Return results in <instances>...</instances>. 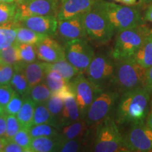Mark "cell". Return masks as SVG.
Here are the masks:
<instances>
[{
	"mask_svg": "<svg viewBox=\"0 0 152 152\" xmlns=\"http://www.w3.org/2000/svg\"><path fill=\"white\" fill-rule=\"evenodd\" d=\"M151 94L144 88L122 93L114 113L117 124L130 123L144 121L149 112Z\"/></svg>",
	"mask_w": 152,
	"mask_h": 152,
	"instance_id": "1",
	"label": "cell"
},
{
	"mask_svg": "<svg viewBox=\"0 0 152 152\" xmlns=\"http://www.w3.org/2000/svg\"><path fill=\"white\" fill-rule=\"evenodd\" d=\"M95 4L105 15L116 33L144 24L138 9L131 6L119 5L104 0H96Z\"/></svg>",
	"mask_w": 152,
	"mask_h": 152,
	"instance_id": "2",
	"label": "cell"
},
{
	"mask_svg": "<svg viewBox=\"0 0 152 152\" xmlns=\"http://www.w3.org/2000/svg\"><path fill=\"white\" fill-rule=\"evenodd\" d=\"M147 68L142 67L133 57L115 61L113 85L122 93L144 88Z\"/></svg>",
	"mask_w": 152,
	"mask_h": 152,
	"instance_id": "3",
	"label": "cell"
},
{
	"mask_svg": "<svg viewBox=\"0 0 152 152\" xmlns=\"http://www.w3.org/2000/svg\"><path fill=\"white\" fill-rule=\"evenodd\" d=\"M92 151L116 152L123 151V135L118 128L113 116H109L96 125Z\"/></svg>",
	"mask_w": 152,
	"mask_h": 152,
	"instance_id": "4",
	"label": "cell"
},
{
	"mask_svg": "<svg viewBox=\"0 0 152 152\" xmlns=\"http://www.w3.org/2000/svg\"><path fill=\"white\" fill-rule=\"evenodd\" d=\"M150 30L144 24L117 32L115 45L111 56L114 61L133 57L149 35Z\"/></svg>",
	"mask_w": 152,
	"mask_h": 152,
	"instance_id": "5",
	"label": "cell"
},
{
	"mask_svg": "<svg viewBox=\"0 0 152 152\" xmlns=\"http://www.w3.org/2000/svg\"><path fill=\"white\" fill-rule=\"evenodd\" d=\"M120 98L118 90L111 87L100 91L95 96L89 107L84 121L87 127H94L102 120L109 116H112Z\"/></svg>",
	"mask_w": 152,
	"mask_h": 152,
	"instance_id": "6",
	"label": "cell"
},
{
	"mask_svg": "<svg viewBox=\"0 0 152 152\" xmlns=\"http://www.w3.org/2000/svg\"><path fill=\"white\" fill-rule=\"evenodd\" d=\"M83 23L87 37L96 43H107L115 35V28L105 15L94 4L92 7L83 14Z\"/></svg>",
	"mask_w": 152,
	"mask_h": 152,
	"instance_id": "7",
	"label": "cell"
},
{
	"mask_svg": "<svg viewBox=\"0 0 152 152\" xmlns=\"http://www.w3.org/2000/svg\"><path fill=\"white\" fill-rule=\"evenodd\" d=\"M85 73L89 81L98 90H102L113 86L115 61L111 56L102 53L94 54Z\"/></svg>",
	"mask_w": 152,
	"mask_h": 152,
	"instance_id": "8",
	"label": "cell"
},
{
	"mask_svg": "<svg viewBox=\"0 0 152 152\" xmlns=\"http://www.w3.org/2000/svg\"><path fill=\"white\" fill-rule=\"evenodd\" d=\"M64 50L66 59L83 73H85L95 54L94 49L85 38L66 42Z\"/></svg>",
	"mask_w": 152,
	"mask_h": 152,
	"instance_id": "9",
	"label": "cell"
},
{
	"mask_svg": "<svg viewBox=\"0 0 152 152\" xmlns=\"http://www.w3.org/2000/svg\"><path fill=\"white\" fill-rule=\"evenodd\" d=\"M130 123L123 138V146L128 151L145 152L152 150V130L144 122Z\"/></svg>",
	"mask_w": 152,
	"mask_h": 152,
	"instance_id": "10",
	"label": "cell"
},
{
	"mask_svg": "<svg viewBox=\"0 0 152 152\" xmlns=\"http://www.w3.org/2000/svg\"><path fill=\"white\" fill-rule=\"evenodd\" d=\"M69 83L78 106L81 119L84 120L95 96L102 90L95 87L83 73L77 74Z\"/></svg>",
	"mask_w": 152,
	"mask_h": 152,
	"instance_id": "11",
	"label": "cell"
},
{
	"mask_svg": "<svg viewBox=\"0 0 152 152\" xmlns=\"http://www.w3.org/2000/svg\"><path fill=\"white\" fill-rule=\"evenodd\" d=\"M16 4V14L14 22L17 23L30 16H56L59 9L60 0H26Z\"/></svg>",
	"mask_w": 152,
	"mask_h": 152,
	"instance_id": "12",
	"label": "cell"
},
{
	"mask_svg": "<svg viewBox=\"0 0 152 152\" xmlns=\"http://www.w3.org/2000/svg\"><path fill=\"white\" fill-rule=\"evenodd\" d=\"M83 14L73 18L58 20V28L55 36L64 42L71 39L85 38L87 34L83 23Z\"/></svg>",
	"mask_w": 152,
	"mask_h": 152,
	"instance_id": "13",
	"label": "cell"
},
{
	"mask_svg": "<svg viewBox=\"0 0 152 152\" xmlns=\"http://www.w3.org/2000/svg\"><path fill=\"white\" fill-rule=\"evenodd\" d=\"M42 35L54 37L58 28V19L54 15L35 16L25 18L16 23Z\"/></svg>",
	"mask_w": 152,
	"mask_h": 152,
	"instance_id": "14",
	"label": "cell"
},
{
	"mask_svg": "<svg viewBox=\"0 0 152 152\" xmlns=\"http://www.w3.org/2000/svg\"><path fill=\"white\" fill-rule=\"evenodd\" d=\"M35 48L37 58L42 61L53 63L66 58L64 47L53 37H45L36 44Z\"/></svg>",
	"mask_w": 152,
	"mask_h": 152,
	"instance_id": "15",
	"label": "cell"
},
{
	"mask_svg": "<svg viewBox=\"0 0 152 152\" xmlns=\"http://www.w3.org/2000/svg\"><path fill=\"white\" fill-rule=\"evenodd\" d=\"M96 0H61L56 18L64 20L82 15L92 8Z\"/></svg>",
	"mask_w": 152,
	"mask_h": 152,
	"instance_id": "16",
	"label": "cell"
},
{
	"mask_svg": "<svg viewBox=\"0 0 152 152\" xmlns=\"http://www.w3.org/2000/svg\"><path fill=\"white\" fill-rule=\"evenodd\" d=\"M80 119L81 117L78 106L76 103L73 93H71L64 98V108L61 115L59 128L61 129L62 127Z\"/></svg>",
	"mask_w": 152,
	"mask_h": 152,
	"instance_id": "17",
	"label": "cell"
},
{
	"mask_svg": "<svg viewBox=\"0 0 152 152\" xmlns=\"http://www.w3.org/2000/svg\"><path fill=\"white\" fill-rule=\"evenodd\" d=\"M23 71L31 88L45 80V75L47 72L46 63L35 61L30 64H23Z\"/></svg>",
	"mask_w": 152,
	"mask_h": 152,
	"instance_id": "18",
	"label": "cell"
},
{
	"mask_svg": "<svg viewBox=\"0 0 152 152\" xmlns=\"http://www.w3.org/2000/svg\"><path fill=\"white\" fill-rule=\"evenodd\" d=\"M10 85L15 92L20 94L23 98L29 94L30 87L26 79L23 71V64L20 63L14 66V73L10 82Z\"/></svg>",
	"mask_w": 152,
	"mask_h": 152,
	"instance_id": "19",
	"label": "cell"
},
{
	"mask_svg": "<svg viewBox=\"0 0 152 152\" xmlns=\"http://www.w3.org/2000/svg\"><path fill=\"white\" fill-rule=\"evenodd\" d=\"M60 144L59 137H39L33 138L30 144V152L58 151Z\"/></svg>",
	"mask_w": 152,
	"mask_h": 152,
	"instance_id": "20",
	"label": "cell"
},
{
	"mask_svg": "<svg viewBox=\"0 0 152 152\" xmlns=\"http://www.w3.org/2000/svg\"><path fill=\"white\" fill-rule=\"evenodd\" d=\"M88 128L84 120H78L71 124L62 127L59 130L60 141L73 140L84 135Z\"/></svg>",
	"mask_w": 152,
	"mask_h": 152,
	"instance_id": "21",
	"label": "cell"
},
{
	"mask_svg": "<svg viewBox=\"0 0 152 152\" xmlns=\"http://www.w3.org/2000/svg\"><path fill=\"white\" fill-rule=\"evenodd\" d=\"M45 63L47 71L58 72L67 83H70L77 74L80 73V72L66 58L56 62Z\"/></svg>",
	"mask_w": 152,
	"mask_h": 152,
	"instance_id": "22",
	"label": "cell"
},
{
	"mask_svg": "<svg viewBox=\"0 0 152 152\" xmlns=\"http://www.w3.org/2000/svg\"><path fill=\"white\" fill-rule=\"evenodd\" d=\"M36 104L29 96L23 99V103L19 110L16 117L22 128H29L33 125L34 113H35Z\"/></svg>",
	"mask_w": 152,
	"mask_h": 152,
	"instance_id": "23",
	"label": "cell"
},
{
	"mask_svg": "<svg viewBox=\"0 0 152 152\" xmlns=\"http://www.w3.org/2000/svg\"><path fill=\"white\" fill-rule=\"evenodd\" d=\"M133 58L144 68L152 66V40L149 34L144 39L142 45L133 56Z\"/></svg>",
	"mask_w": 152,
	"mask_h": 152,
	"instance_id": "24",
	"label": "cell"
},
{
	"mask_svg": "<svg viewBox=\"0 0 152 152\" xmlns=\"http://www.w3.org/2000/svg\"><path fill=\"white\" fill-rule=\"evenodd\" d=\"M17 26L14 21L0 25V50L16 42Z\"/></svg>",
	"mask_w": 152,
	"mask_h": 152,
	"instance_id": "25",
	"label": "cell"
},
{
	"mask_svg": "<svg viewBox=\"0 0 152 152\" xmlns=\"http://www.w3.org/2000/svg\"><path fill=\"white\" fill-rule=\"evenodd\" d=\"M47 35L38 33L24 26H18L16 28V42L30 44L35 45Z\"/></svg>",
	"mask_w": 152,
	"mask_h": 152,
	"instance_id": "26",
	"label": "cell"
},
{
	"mask_svg": "<svg viewBox=\"0 0 152 152\" xmlns=\"http://www.w3.org/2000/svg\"><path fill=\"white\" fill-rule=\"evenodd\" d=\"M52 93V91L45 82L43 81L31 87L28 96H29L36 104H46Z\"/></svg>",
	"mask_w": 152,
	"mask_h": 152,
	"instance_id": "27",
	"label": "cell"
},
{
	"mask_svg": "<svg viewBox=\"0 0 152 152\" xmlns=\"http://www.w3.org/2000/svg\"><path fill=\"white\" fill-rule=\"evenodd\" d=\"M45 104L49 112L52 114V117L54 118L57 129L59 130L61 115L63 108H64V99L54 93H52V95Z\"/></svg>",
	"mask_w": 152,
	"mask_h": 152,
	"instance_id": "28",
	"label": "cell"
},
{
	"mask_svg": "<svg viewBox=\"0 0 152 152\" xmlns=\"http://www.w3.org/2000/svg\"><path fill=\"white\" fill-rule=\"evenodd\" d=\"M28 129L30 135L32 139L39 137H59V130L52 125L38 124L33 125Z\"/></svg>",
	"mask_w": 152,
	"mask_h": 152,
	"instance_id": "29",
	"label": "cell"
},
{
	"mask_svg": "<svg viewBox=\"0 0 152 152\" xmlns=\"http://www.w3.org/2000/svg\"><path fill=\"white\" fill-rule=\"evenodd\" d=\"M44 123L52 125L57 128L54 118L52 117V114L47 109L46 104H36L33 125L44 124Z\"/></svg>",
	"mask_w": 152,
	"mask_h": 152,
	"instance_id": "30",
	"label": "cell"
},
{
	"mask_svg": "<svg viewBox=\"0 0 152 152\" xmlns=\"http://www.w3.org/2000/svg\"><path fill=\"white\" fill-rule=\"evenodd\" d=\"M17 43V42H16ZM19 59L22 64H30L37 59L35 45L30 44L17 43Z\"/></svg>",
	"mask_w": 152,
	"mask_h": 152,
	"instance_id": "31",
	"label": "cell"
},
{
	"mask_svg": "<svg viewBox=\"0 0 152 152\" xmlns=\"http://www.w3.org/2000/svg\"><path fill=\"white\" fill-rule=\"evenodd\" d=\"M44 81L52 92H58L69 83H67L58 72L55 71H47Z\"/></svg>",
	"mask_w": 152,
	"mask_h": 152,
	"instance_id": "32",
	"label": "cell"
},
{
	"mask_svg": "<svg viewBox=\"0 0 152 152\" xmlns=\"http://www.w3.org/2000/svg\"><path fill=\"white\" fill-rule=\"evenodd\" d=\"M0 62L14 66L20 64L16 42L0 50Z\"/></svg>",
	"mask_w": 152,
	"mask_h": 152,
	"instance_id": "33",
	"label": "cell"
},
{
	"mask_svg": "<svg viewBox=\"0 0 152 152\" xmlns=\"http://www.w3.org/2000/svg\"><path fill=\"white\" fill-rule=\"evenodd\" d=\"M16 9V2H0V25L14 21Z\"/></svg>",
	"mask_w": 152,
	"mask_h": 152,
	"instance_id": "34",
	"label": "cell"
},
{
	"mask_svg": "<svg viewBox=\"0 0 152 152\" xmlns=\"http://www.w3.org/2000/svg\"><path fill=\"white\" fill-rule=\"evenodd\" d=\"M11 140L16 142L19 146L23 148L26 150V152H30V144H31L32 137L30 135L28 128H20Z\"/></svg>",
	"mask_w": 152,
	"mask_h": 152,
	"instance_id": "35",
	"label": "cell"
},
{
	"mask_svg": "<svg viewBox=\"0 0 152 152\" xmlns=\"http://www.w3.org/2000/svg\"><path fill=\"white\" fill-rule=\"evenodd\" d=\"M21 128V125L16 115L7 114V130L4 136L5 138L11 140Z\"/></svg>",
	"mask_w": 152,
	"mask_h": 152,
	"instance_id": "36",
	"label": "cell"
},
{
	"mask_svg": "<svg viewBox=\"0 0 152 152\" xmlns=\"http://www.w3.org/2000/svg\"><path fill=\"white\" fill-rule=\"evenodd\" d=\"M23 99L20 94L15 92L14 96L4 107L5 113L16 115L21 108L22 104L23 103Z\"/></svg>",
	"mask_w": 152,
	"mask_h": 152,
	"instance_id": "37",
	"label": "cell"
},
{
	"mask_svg": "<svg viewBox=\"0 0 152 152\" xmlns=\"http://www.w3.org/2000/svg\"><path fill=\"white\" fill-rule=\"evenodd\" d=\"M14 73V66L0 62V84H10Z\"/></svg>",
	"mask_w": 152,
	"mask_h": 152,
	"instance_id": "38",
	"label": "cell"
},
{
	"mask_svg": "<svg viewBox=\"0 0 152 152\" xmlns=\"http://www.w3.org/2000/svg\"><path fill=\"white\" fill-rule=\"evenodd\" d=\"M15 91L10 84H0V104L4 107L15 94Z\"/></svg>",
	"mask_w": 152,
	"mask_h": 152,
	"instance_id": "39",
	"label": "cell"
},
{
	"mask_svg": "<svg viewBox=\"0 0 152 152\" xmlns=\"http://www.w3.org/2000/svg\"><path fill=\"white\" fill-rule=\"evenodd\" d=\"M2 152H26V150L16 142L8 140Z\"/></svg>",
	"mask_w": 152,
	"mask_h": 152,
	"instance_id": "40",
	"label": "cell"
},
{
	"mask_svg": "<svg viewBox=\"0 0 152 152\" xmlns=\"http://www.w3.org/2000/svg\"><path fill=\"white\" fill-rule=\"evenodd\" d=\"M144 88L145 89L147 92L152 94V66L149 68H147V72H146V79L145 83H144Z\"/></svg>",
	"mask_w": 152,
	"mask_h": 152,
	"instance_id": "41",
	"label": "cell"
},
{
	"mask_svg": "<svg viewBox=\"0 0 152 152\" xmlns=\"http://www.w3.org/2000/svg\"><path fill=\"white\" fill-rule=\"evenodd\" d=\"M7 130V113L0 114V137H4Z\"/></svg>",
	"mask_w": 152,
	"mask_h": 152,
	"instance_id": "42",
	"label": "cell"
},
{
	"mask_svg": "<svg viewBox=\"0 0 152 152\" xmlns=\"http://www.w3.org/2000/svg\"><path fill=\"white\" fill-rule=\"evenodd\" d=\"M143 18L144 21H149L152 23V4L147 7Z\"/></svg>",
	"mask_w": 152,
	"mask_h": 152,
	"instance_id": "43",
	"label": "cell"
},
{
	"mask_svg": "<svg viewBox=\"0 0 152 152\" xmlns=\"http://www.w3.org/2000/svg\"><path fill=\"white\" fill-rule=\"evenodd\" d=\"M146 124L150 129L152 130V108L148 112V114L146 117Z\"/></svg>",
	"mask_w": 152,
	"mask_h": 152,
	"instance_id": "44",
	"label": "cell"
},
{
	"mask_svg": "<svg viewBox=\"0 0 152 152\" xmlns=\"http://www.w3.org/2000/svg\"><path fill=\"white\" fill-rule=\"evenodd\" d=\"M152 4V0H139L138 7L140 8H146Z\"/></svg>",
	"mask_w": 152,
	"mask_h": 152,
	"instance_id": "45",
	"label": "cell"
},
{
	"mask_svg": "<svg viewBox=\"0 0 152 152\" xmlns=\"http://www.w3.org/2000/svg\"><path fill=\"white\" fill-rule=\"evenodd\" d=\"M8 142V140L5 137H0V152H2L6 144Z\"/></svg>",
	"mask_w": 152,
	"mask_h": 152,
	"instance_id": "46",
	"label": "cell"
},
{
	"mask_svg": "<svg viewBox=\"0 0 152 152\" xmlns=\"http://www.w3.org/2000/svg\"><path fill=\"white\" fill-rule=\"evenodd\" d=\"M121 2L126 6H133L136 4L137 0H121Z\"/></svg>",
	"mask_w": 152,
	"mask_h": 152,
	"instance_id": "47",
	"label": "cell"
},
{
	"mask_svg": "<svg viewBox=\"0 0 152 152\" xmlns=\"http://www.w3.org/2000/svg\"><path fill=\"white\" fill-rule=\"evenodd\" d=\"M16 0H0V2H5V3H13L16 2Z\"/></svg>",
	"mask_w": 152,
	"mask_h": 152,
	"instance_id": "48",
	"label": "cell"
},
{
	"mask_svg": "<svg viewBox=\"0 0 152 152\" xmlns=\"http://www.w3.org/2000/svg\"><path fill=\"white\" fill-rule=\"evenodd\" d=\"M4 113H5L4 109V108L2 107V106H1V104H0V114Z\"/></svg>",
	"mask_w": 152,
	"mask_h": 152,
	"instance_id": "49",
	"label": "cell"
},
{
	"mask_svg": "<svg viewBox=\"0 0 152 152\" xmlns=\"http://www.w3.org/2000/svg\"><path fill=\"white\" fill-rule=\"evenodd\" d=\"M149 105H150V109H151V108H152V98L151 99V100H150Z\"/></svg>",
	"mask_w": 152,
	"mask_h": 152,
	"instance_id": "50",
	"label": "cell"
},
{
	"mask_svg": "<svg viewBox=\"0 0 152 152\" xmlns=\"http://www.w3.org/2000/svg\"><path fill=\"white\" fill-rule=\"evenodd\" d=\"M26 1V0H16V2H21V1Z\"/></svg>",
	"mask_w": 152,
	"mask_h": 152,
	"instance_id": "51",
	"label": "cell"
},
{
	"mask_svg": "<svg viewBox=\"0 0 152 152\" xmlns=\"http://www.w3.org/2000/svg\"><path fill=\"white\" fill-rule=\"evenodd\" d=\"M149 36H150V37H151V40H152V30H151V33H149Z\"/></svg>",
	"mask_w": 152,
	"mask_h": 152,
	"instance_id": "52",
	"label": "cell"
},
{
	"mask_svg": "<svg viewBox=\"0 0 152 152\" xmlns=\"http://www.w3.org/2000/svg\"><path fill=\"white\" fill-rule=\"evenodd\" d=\"M114 1H117V2H121V0H114Z\"/></svg>",
	"mask_w": 152,
	"mask_h": 152,
	"instance_id": "53",
	"label": "cell"
},
{
	"mask_svg": "<svg viewBox=\"0 0 152 152\" xmlns=\"http://www.w3.org/2000/svg\"><path fill=\"white\" fill-rule=\"evenodd\" d=\"M60 1H61V0H60Z\"/></svg>",
	"mask_w": 152,
	"mask_h": 152,
	"instance_id": "54",
	"label": "cell"
}]
</instances>
